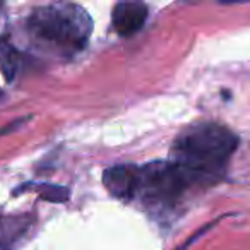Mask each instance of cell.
<instances>
[{"instance_id": "cell-4", "label": "cell", "mask_w": 250, "mask_h": 250, "mask_svg": "<svg viewBox=\"0 0 250 250\" xmlns=\"http://www.w3.org/2000/svg\"><path fill=\"white\" fill-rule=\"evenodd\" d=\"M139 167L136 165H115L103 171V185L111 197L124 202L136 201Z\"/></svg>"}, {"instance_id": "cell-7", "label": "cell", "mask_w": 250, "mask_h": 250, "mask_svg": "<svg viewBox=\"0 0 250 250\" xmlns=\"http://www.w3.org/2000/svg\"><path fill=\"white\" fill-rule=\"evenodd\" d=\"M19 67H21V55L18 53L16 46L7 40V36L0 35V70L7 83L14 81V77L19 72Z\"/></svg>"}, {"instance_id": "cell-5", "label": "cell", "mask_w": 250, "mask_h": 250, "mask_svg": "<svg viewBox=\"0 0 250 250\" xmlns=\"http://www.w3.org/2000/svg\"><path fill=\"white\" fill-rule=\"evenodd\" d=\"M149 16V9L143 2H118L111 12V28L122 38L139 33Z\"/></svg>"}, {"instance_id": "cell-3", "label": "cell", "mask_w": 250, "mask_h": 250, "mask_svg": "<svg viewBox=\"0 0 250 250\" xmlns=\"http://www.w3.org/2000/svg\"><path fill=\"white\" fill-rule=\"evenodd\" d=\"M192 185L187 173L173 161H149L139 167L136 199L153 211H167L180 202Z\"/></svg>"}, {"instance_id": "cell-2", "label": "cell", "mask_w": 250, "mask_h": 250, "mask_svg": "<svg viewBox=\"0 0 250 250\" xmlns=\"http://www.w3.org/2000/svg\"><path fill=\"white\" fill-rule=\"evenodd\" d=\"M26 33L40 46L59 55L74 57L86 48L93 33V19L77 4H48L29 12Z\"/></svg>"}, {"instance_id": "cell-6", "label": "cell", "mask_w": 250, "mask_h": 250, "mask_svg": "<svg viewBox=\"0 0 250 250\" xmlns=\"http://www.w3.org/2000/svg\"><path fill=\"white\" fill-rule=\"evenodd\" d=\"M24 190H33L35 194H38L43 201L46 202H55V204H62L67 202L70 197V190L67 187L62 185H55V184H46V182H40V184H22L19 188H14L12 194L19 195Z\"/></svg>"}, {"instance_id": "cell-8", "label": "cell", "mask_w": 250, "mask_h": 250, "mask_svg": "<svg viewBox=\"0 0 250 250\" xmlns=\"http://www.w3.org/2000/svg\"><path fill=\"white\" fill-rule=\"evenodd\" d=\"M29 221L22 218H5L0 221V235H2V245H14L18 238L26 233Z\"/></svg>"}, {"instance_id": "cell-1", "label": "cell", "mask_w": 250, "mask_h": 250, "mask_svg": "<svg viewBox=\"0 0 250 250\" xmlns=\"http://www.w3.org/2000/svg\"><path fill=\"white\" fill-rule=\"evenodd\" d=\"M240 139L233 130L216 122L187 125L171 144V160L194 185H212L225 175Z\"/></svg>"}]
</instances>
